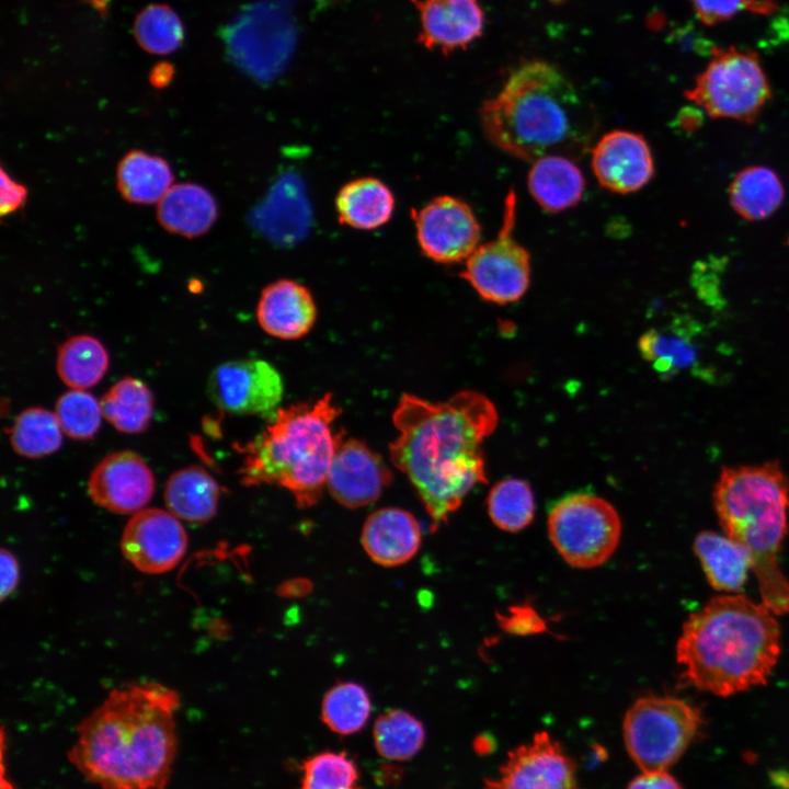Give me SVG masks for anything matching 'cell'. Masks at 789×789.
Returning a JSON list of instances; mask_svg holds the SVG:
<instances>
[{
    "mask_svg": "<svg viewBox=\"0 0 789 789\" xmlns=\"http://www.w3.org/2000/svg\"><path fill=\"white\" fill-rule=\"evenodd\" d=\"M638 345L642 358L665 378L694 368L699 358L693 324L679 320L648 330L640 336Z\"/></svg>",
    "mask_w": 789,
    "mask_h": 789,
    "instance_id": "cell-27",
    "label": "cell"
},
{
    "mask_svg": "<svg viewBox=\"0 0 789 789\" xmlns=\"http://www.w3.org/2000/svg\"><path fill=\"white\" fill-rule=\"evenodd\" d=\"M300 768V789H361L358 768L345 752L315 754Z\"/></svg>",
    "mask_w": 789,
    "mask_h": 789,
    "instance_id": "cell-37",
    "label": "cell"
},
{
    "mask_svg": "<svg viewBox=\"0 0 789 789\" xmlns=\"http://www.w3.org/2000/svg\"><path fill=\"white\" fill-rule=\"evenodd\" d=\"M591 167L605 190L628 194L643 188L654 176L651 148L642 134L613 129L591 148Z\"/></svg>",
    "mask_w": 789,
    "mask_h": 789,
    "instance_id": "cell-16",
    "label": "cell"
},
{
    "mask_svg": "<svg viewBox=\"0 0 789 789\" xmlns=\"http://www.w3.org/2000/svg\"><path fill=\"white\" fill-rule=\"evenodd\" d=\"M100 405L103 418L117 431L135 434L148 426L153 413V397L141 380L125 377L102 396Z\"/></svg>",
    "mask_w": 789,
    "mask_h": 789,
    "instance_id": "cell-30",
    "label": "cell"
},
{
    "mask_svg": "<svg viewBox=\"0 0 789 789\" xmlns=\"http://www.w3.org/2000/svg\"><path fill=\"white\" fill-rule=\"evenodd\" d=\"M396 199L389 186L379 179L365 176L344 184L335 197V209L342 225L373 230L392 217Z\"/></svg>",
    "mask_w": 789,
    "mask_h": 789,
    "instance_id": "cell-24",
    "label": "cell"
},
{
    "mask_svg": "<svg viewBox=\"0 0 789 789\" xmlns=\"http://www.w3.org/2000/svg\"><path fill=\"white\" fill-rule=\"evenodd\" d=\"M117 187L122 196L136 204L159 203L171 188L173 173L161 157L132 150L118 163Z\"/></svg>",
    "mask_w": 789,
    "mask_h": 789,
    "instance_id": "cell-29",
    "label": "cell"
},
{
    "mask_svg": "<svg viewBox=\"0 0 789 789\" xmlns=\"http://www.w3.org/2000/svg\"><path fill=\"white\" fill-rule=\"evenodd\" d=\"M493 743L492 740L484 735H479L473 742V748L478 754H484L491 752Z\"/></svg>",
    "mask_w": 789,
    "mask_h": 789,
    "instance_id": "cell-47",
    "label": "cell"
},
{
    "mask_svg": "<svg viewBox=\"0 0 789 789\" xmlns=\"http://www.w3.org/2000/svg\"><path fill=\"white\" fill-rule=\"evenodd\" d=\"M548 533L570 565L590 569L604 563L616 550L621 523L615 507L603 498L574 492L552 503Z\"/></svg>",
    "mask_w": 789,
    "mask_h": 789,
    "instance_id": "cell-9",
    "label": "cell"
},
{
    "mask_svg": "<svg viewBox=\"0 0 789 789\" xmlns=\"http://www.w3.org/2000/svg\"><path fill=\"white\" fill-rule=\"evenodd\" d=\"M781 652L775 614L746 596L723 594L689 615L676 643L681 677L729 697L765 685Z\"/></svg>",
    "mask_w": 789,
    "mask_h": 789,
    "instance_id": "cell-4",
    "label": "cell"
},
{
    "mask_svg": "<svg viewBox=\"0 0 789 789\" xmlns=\"http://www.w3.org/2000/svg\"><path fill=\"white\" fill-rule=\"evenodd\" d=\"M186 549V530L168 510L142 508L133 514L122 533L123 556L147 574L171 571L181 562Z\"/></svg>",
    "mask_w": 789,
    "mask_h": 789,
    "instance_id": "cell-15",
    "label": "cell"
},
{
    "mask_svg": "<svg viewBox=\"0 0 789 789\" xmlns=\"http://www.w3.org/2000/svg\"><path fill=\"white\" fill-rule=\"evenodd\" d=\"M420 19L418 43L428 50L449 55L465 50L485 27L480 0H410Z\"/></svg>",
    "mask_w": 789,
    "mask_h": 789,
    "instance_id": "cell-19",
    "label": "cell"
},
{
    "mask_svg": "<svg viewBox=\"0 0 789 789\" xmlns=\"http://www.w3.org/2000/svg\"><path fill=\"white\" fill-rule=\"evenodd\" d=\"M701 23L712 26L734 18L741 11L770 14L777 10L774 0H687Z\"/></svg>",
    "mask_w": 789,
    "mask_h": 789,
    "instance_id": "cell-39",
    "label": "cell"
},
{
    "mask_svg": "<svg viewBox=\"0 0 789 789\" xmlns=\"http://www.w3.org/2000/svg\"><path fill=\"white\" fill-rule=\"evenodd\" d=\"M516 193L508 190L501 228L494 239L479 244L459 276L490 302L505 305L521 299L530 283V253L514 238Z\"/></svg>",
    "mask_w": 789,
    "mask_h": 789,
    "instance_id": "cell-10",
    "label": "cell"
},
{
    "mask_svg": "<svg viewBox=\"0 0 789 789\" xmlns=\"http://www.w3.org/2000/svg\"><path fill=\"white\" fill-rule=\"evenodd\" d=\"M0 569H1V591L0 598L4 601L9 597L19 583L20 568L15 556L8 549L2 548L0 552Z\"/></svg>",
    "mask_w": 789,
    "mask_h": 789,
    "instance_id": "cell-43",
    "label": "cell"
},
{
    "mask_svg": "<svg viewBox=\"0 0 789 789\" xmlns=\"http://www.w3.org/2000/svg\"><path fill=\"white\" fill-rule=\"evenodd\" d=\"M312 590V583L306 578H296L283 582L276 590L278 596L284 598H300L307 596Z\"/></svg>",
    "mask_w": 789,
    "mask_h": 789,
    "instance_id": "cell-45",
    "label": "cell"
},
{
    "mask_svg": "<svg viewBox=\"0 0 789 789\" xmlns=\"http://www.w3.org/2000/svg\"><path fill=\"white\" fill-rule=\"evenodd\" d=\"M256 318L267 334L282 340H297L313 327L317 307L306 286L293 279H278L263 288Z\"/></svg>",
    "mask_w": 789,
    "mask_h": 789,
    "instance_id": "cell-20",
    "label": "cell"
},
{
    "mask_svg": "<svg viewBox=\"0 0 789 789\" xmlns=\"http://www.w3.org/2000/svg\"><path fill=\"white\" fill-rule=\"evenodd\" d=\"M168 511L179 519L206 523L217 513L220 487L201 466H188L173 472L164 488Z\"/></svg>",
    "mask_w": 789,
    "mask_h": 789,
    "instance_id": "cell-25",
    "label": "cell"
},
{
    "mask_svg": "<svg viewBox=\"0 0 789 789\" xmlns=\"http://www.w3.org/2000/svg\"><path fill=\"white\" fill-rule=\"evenodd\" d=\"M483 789H582L576 764L547 731L511 750Z\"/></svg>",
    "mask_w": 789,
    "mask_h": 789,
    "instance_id": "cell-13",
    "label": "cell"
},
{
    "mask_svg": "<svg viewBox=\"0 0 789 789\" xmlns=\"http://www.w3.org/2000/svg\"><path fill=\"white\" fill-rule=\"evenodd\" d=\"M531 163L527 174V187L542 210L557 214L581 202L586 183L573 159L550 155Z\"/></svg>",
    "mask_w": 789,
    "mask_h": 789,
    "instance_id": "cell-22",
    "label": "cell"
},
{
    "mask_svg": "<svg viewBox=\"0 0 789 789\" xmlns=\"http://www.w3.org/2000/svg\"><path fill=\"white\" fill-rule=\"evenodd\" d=\"M391 480L382 458L362 441L350 438L334 454L327 488L343 506L358 508L374 503Z\"/></svg>",
    "mask_w": 789,
    "mask_h": 789,
    "instance_id": "cell-18",
    "label": "cell"
},
{
    "mask_svg": "<svg viewBox=\"0 0 789 789\" xmlns=\"http://www.w3.org/2000/svg\"><path fill=\"white\" fill-rule=\"evenodd\" d=\"M685 98L710 117L753 123L771 91L757 54L728 47L713 48Z\"/></svg>",
    "mask_w": 789,
    "mask_h": 789,
    "instance_id": "cell-8",
    "label": "cell"
},
{
    "mask_svg": "<svg viewBox=\"0 0 789 789\" xmlns=\"http://www.w3.org/2000/svg\"><path fill=\"white\" fill-rule=\"evenodd\" d=\"M702 723L700 709L684 699L642 696L625 713V747L640 769L664 770L683 756Z\"/></svg>",
    "mask_w": 789,
    "mask_h": 789,
    "instance_id": "cell-7",
    "label": "cell"
},
{
    "mask_svg": "<svg viewBox=\"0 0 789 789\" xmlns=\"http://www.w3.org/2000/svg\"><path fill=\"white\" fill-rule=\"evenodd\" d=\"M371 710L367 690L354 682H340L324 695L321 719L334 733L350 735L362 730Z\"/></svg>",
    "mask_w": 789,
    "mask_h": 789,
    "instance_id": "cell-33",
    "label": "cell"
},
{
    "mask_svg": "<svg viewBox=\"0 0 789 789\" xmlns=\"http://www.w3.org/2000/svg\"><path fill=\"white\" fill-rule=\"evenodd\" d=\"M377 753L390 761L414 757L425 742L423 723L404 710L392 709L380 714L373 727Z\"/></svg>",
    "mask_w": 789,
    "mask_h": 789,
    "instance_id": "cell-32",
    "label": "cell"
},
{
    "mask_svg": "<svg viewBox=\"0 0 789 789\" xmlns=\"http://www.w3.org/2000/svg\"><path fill=\"white\" fill-rule=\"evenodd\" d=\"M88 492L99 506L117 514L145 508L155 492L152 471L142 458L128 450L104 457L92 470Z\"/></svg>",
    "mask_w": 789,
    "mask_h": 789,
    "instance_id": "cell-17",
    "label": "cell"
},
{
    "mask_svg": "<svg viewBox=\"0 0 789 789\" xmlns=\"http://www.w3.org/2000/svg\"><path fill=\"white\" fill-rule=\"evenodd\" d=\"M500 626L510 633L534 634L546 630L545 620L529 605L510 607L506 615L498 616Z\"/></svg>",
    "mask_w": 789,
    "mask_h": 789,
    "instance_id": "cell-40",
    "label": "cell"
},
{
    "mask_svg": "<svg viewBox=\"0 0 789 789\" xmlns=\"http://www.w3.org/2000/svg\"><path fill=\"white\" fill-rule=\"evenodd\" d=\"M134 34L148 53L167 55L183 42L184 28L178 14L168 5L150 4L136 18Z\"/></svg>",
    "mask_w": 789,
    "mask_h": 789,
    "instance_id": "cell-36",
    "label": "cell"
},
{
    "mask_svg": "<svg viewBox=\"0 0 789 789\" xmlns=\"http://www.w3.org/2000/svg\"><path fill=\"white\" fill-rule=\"evenodd\" d=\"M421 537L420 525L411 513L385 507L368 516L361 540L371 560L384 567H396L414 557Z\"/></svg>",
    "mask_w": 789,
    "mask_h": 789,
    "instance_id": "cell-21",
    "label": "cell"
},
{
    "mask_svg": "<svg viewBox=\"0 0 789 789\" xmlns=\"http://www.w3.org/2000/svg\"><path fill=\"white\" fill-rule=\"evenodd\" d=\"M178 693L159 683L110 691L78 725L69 762L101 789H165L176 756Z\"/></svg>",
    "mask_w": 789,
    "mask_h": 789,
    "instance_id": "cell-2",
    "label": "cell"
},
{
    "mask_svg": "<svg viewBox=\"0 0 789 789\" xmlns=\"http://www.w3.org/2000/svg\"><path fill=\"white\" fill-rule=\"evenodd\" d=\"M55 414L61 431L73 439H90L103 416L100 401L84 390L71 389L56 402Z\"/></svg>",
    "mask_w": 789,
    "mask_h": 789,
    "instance_id": "cell-38",
    "label": "cell"
},
{
    "mask_svg": "<svg viewBox=\"0 0 789 789\" xmlns=\"http://www.w3.org/2000/svg\"><path fill=\"white\" fill-rule=\"evenodd\" d=\"M230 59L260 81L276 77L287 64L295 32L286 11L271 1L242 10L224 30Z\"/></svg>",
    "mask_w": 789,
    "mask_h": 789,
    "instance_id": "cell-11",
    "label": "cell"
},
{
    "mask_svg": "<svg viewBox=\"0 0 789 789\" xmlns=\"http://www.w3.org/2000/svg\"><path fill=\"white\" fill-rule=\"evenodd\" d=\"M340 414L330 393L278 409L267 426L241 449L242 483L276 484L289 491L299 507L315 505L343 442L344 432H336L333 425Z\"/></svg>",
    "mask_w": 789,
    "mask_h": 789,
    "instance_id": "cell-6",
    "label": "cell"
},
{
    "mask_svg": "<svg viewBox=\"0 0 789 789\" xmlns=\"http://www.w3.org/2000/svg\"><path fill=\"white\" fill-rule=\"evenodd\" d=\"M27 191L24 185L14 181L3 170L1 171L0 210L1 215H10L21 208L26 202Z\"/></svg>",
    "mask_w": 789,
    "mask_h": 789,
    "instance_id": "cell-41",
    "label": "cell"
},
{
    "mask_svg": "<svg viewBox=\"0 0 789 789\" xmlns=\"http://www.w3.org/2000/svg\"><path fill=\"white\" fill-rule=\"evenodd\" d=\"M625 789H683L679 781L664 770H642Z\"/></svg>",
    "mask_w": 789,
    "mask_h": 789,
    "instance_id": "cell-42",
    "label": "cell"
},
{
    "mask_svg": "<svg viewBox=\"0 0 789 789\" xmlns=\"http://www.w3.org/2000/svg\"><path fill=\"white\" fill-rule=\"evenodd\" d=\"M713 506L727 536L750 553L765 604L789 613V581L779 565L787 534L789 477L777 461L725 467L714 485Z\"/></svg>",
    "mask_w": 789,
    "mask_h": 789,
    "instance_id": "cell-5",
    "label": "cell"
},
{
    "mask_svg": "<svg viewBox=\"0 0 789 789\" xmlns=\"http://www.w3.org/2000/svg\"><path fill=\"white\" fill-rule=\"evenodd\" d=\"M785 188L779 175L770 168L751 165L739 171L729 186V201L734 211L746 220L770 217L782 204Z\"/></svg>",
    "mask_w": 789,
    "mask_h": 789,
    "instance_id": "cell-28",
    "label": "cell"
},
{
    "mask_svg": "<svg viewBox=\"0 0 789 789\" xmlns=\"http://www.w3.org/2000/svg\"><path fill=\"white\" fill-rule=\"evenodd\" d=\"M207 392L225 412L271 420L283 399L284 381L266 361L237 359L225 362L211 371Z\"/></svg>",
    "mask_w": 789,
    "mask_h": 789,
    "instance_id": "cell-12",
    "label": "cell"
},
{
    "mask_svg": "<svg viewBox=\"0 0 789 789\" xmlns=\"http://www.w3.org/2000/svg\"><path fill=\"white\" fill-rule=\"evenodd\" d=\"M213 195L194 183H179L161 198L158 219L168 231L193 238L205 233L217 218Z\"/></svg>",
    "mask_w": 789,
    "mask_h": 789,
    "instance_id": "cell-26",
    "label": "cell"
},
{
    "mask_svg": "<svg viewBox=\"0 0 789 789\" xmlns=\"http://www.w3.org/2000/svg\"><path fill=\"white\" fill-rule=\"evenodd\" d=\"M693 548L711 587L728 594L743 588L753 564L741 544L725 534L704 530L695 537Z\"/></svg>",
    "mask_w": 789,
    "mask_h": 789,
    "instance_id": "cell-23",
    "label": "cell"
},
{
    "mask_svg": "<svg viewBox=\"0 0 789 789\" xmlns=\"http://www.w3.org/2000/svg\"><path fill=\"white\" fill-rule=\"evenodd\" d=\"M173 68L167 62L156 65L149 76L150 82L157 88H163L171 81L173 77Z\"/></svg>",
    "mask_w": 789,
    "mask_h": 789,
    "instance_id": "cell-46",
    "label": "cell"
},
{
    "mask_svg": "<svg viewBox=\"0 0 789 789\" xmlns=\"http://www.w3.org/2000/svg\"><path fill=\"white\" fill-rule=\"evenodd\" d=\"M704 111L696 106H685L676 115L675 127L685 133L697 130L704 119Z\"/></svg>",
    "mask_w": 789,
    "mask_h": 789,
    "instance_id": "cell-44",
    "label": "cell"
},
{
    "mask_svg": "<svg viewBox=\"0 0 789 789\" xmlns=\"http://www.w3.org/2000/svg\"><path fill=\"white\" fill-rule=\"evenodd\" d=\"M488 513L500 529L517 533L528 526L535 513L530 485L521 479H504L492 487L487 498Z\"/></svg>",
    "mask_w": 789,
    "mask_h": 789,
    "instance_id": "cell-35",
    "label": "cell"
},
{
    "mask_svg": "<svg viewBox=\"0 0 789 789\" xmlns=\"http://www.w3.org/2000/svg\"><path fill=\"white\" fill-rule=\"evenodd\" d=\"M479 118L492 146L527 162L550 155L582 158L598 127L595 111L569 77L539 59L518 65L482 103Z\"/></svg>",
    "mask_w": 789,
    "mask_h": 789,
    "instance_id": "cell-3",
    "label": "cell"
},
{
    "mask_svg": "<svg viewBox=\"0 0 789 789\" xmlns=\"http://www.w3.org/2000/svg\"><path fill=\"white\" fill-rule=\"evenodd\" d=\"M422 253L441 264L466 261L478 248L481 226L465 201L441 195L412 211Z\"/></svg>",
    "mask_w": 789,
    "mask_h": 789,
    "instance_id": "cell-14",
    "label": "cell"
},
{
    "mask_svg": "<svg viewBox=\"0 0 789 789\" xmlns=\"http://www.w3.org/2000/svg\"><path fill=\"white\" fill-rule=\"evenodd\" d=\"M61 427L55 412L30 408L15 419L10 431V443L16 454L39 458L55 453L61 445Z\"/></svg>",
    "mask_w": 789,
    "mask_h": 789,
    "instance_id": "cell-34",
    "label": "cell"
},
{
    "mask_svg": "<svg viewBox=\"0 0 789 789\" xmlns=\"http://www.w3.org/2000/svg\"><path fill=\"white\" fill-rule=\"evenodd\" d=\"M56 367L59 378L67 386L84 390L102 379L108 367V355L95 338L76 335L59 347Z\"/></svg>",
    "mask_w": 789,
    "mask_h": 789,
    "instance_id": "cell-31",
    "label": "cell"
},
{
    "mask_svg": "<svg viewBox=\"0 0 789 789\" xmlns=\"http://www.w3.org/2000/svg\"><path fill=\"white\" fill-rule=\"evenodd\" d=\"M391 462L407 474L437 528L487 482L482 443L499 421L491 400L462 390L443 402L403 393L392 414Z\"/></svg>",
    "mask_w": 789,
    "mask_h": 789,
    "instance_id": "cell-1",
    "label": "cell"
},
{
    "mask_svg": "<svg viewBox=\"0 0 789 789\" xmlns=\"http://www.w3.org/2000/svg\"><path fill=\"white\" fill-rule=\"evenodd\" d=\"M788 243H789V239H788Z\"/></svg>",
    "mask_w": 789,
    "mask_h": 789,
    "instance_id": "cell-48",
    "label": "cell"
}]
</instances>
